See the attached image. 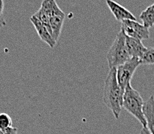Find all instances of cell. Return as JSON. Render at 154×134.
<instances>
[{"instance_id": "1", "label": "cell", "mask_w": 154, "mask_h": 134, "mask_svg": "<svg viewBox=\"0 0 154 134\" xmlns=\"http://www.w3.org/2000/svg\"><path fill=\"white\" fill-rule=\"evenodd\" d=\"M116 74V68L109 70L104 86L103 101L105 105L112 112L116 120H119L122 108L125 91L120 87Z\"/></svg>"}, {"instance_id": "2", "label": "cell", "mask_w": 154, "mask_h": 134, "mask_svg": "<svg viewBox=\"0 0 154 134\" xmlns=\"http://www.w3.org/2000/svg\"><path fill=\"white\" fill-rule=\"evenodd\" d=\"M144 103L145 101L140 92L133 89L131 84L127 85L124 92L122 108L134 116L143 125V127L146 128V121L143 114Z\"/></svg>"}, {"instance_id": "3", "label": "cell", "mask_w": 154, "mask_h": 134, "mask_svg": "<svg viewBox=\"0 0 154 134\" xmlns=\"http://www.w3.org/2000/svg\"><path fill=\"white\" fill-rule=\"evenodd\" d=\"M109 68H117L131 59L125 45V35L120 31L106 55Z\"/></svg>"}, {"instance_id": "4", "label": "cell", "mask_w": 154, "mask_h": 134, "mask_svg": "<svg viewBox=\"0 0 154 134\" xmlns=\"http://www.w3.org/2000/svg\"><path fill=\"white\" fill-rule=\"evenodd\" d=\"M40 7L44 9L49 17L52 36L55 41L57 43L60 38L63 21L65 18L64 13L58 6L57 3L54 0H44L42 2Z\"/></svg>"}, {"instance_id": "5", "label": "cell", "mask_w": 154, "mask_h": 134, "mask_svg": "<svg viewBox=\"0 0 154 134\" xmlns=\"http://www.w3.org/2000/svg\"><path fill=\"white\" fill-rule=\"evenodd\" d=\"M140 60L139 58H132L129 61L120 65L116 68L117 80L120 87L123 91L129 84H131V80L136 71V68L140 65Z\"/></svg>"}, {"instance_id": "6", "label": "cell", "mask_w": 154, "mask_h": 134, "mask_svg": "<svg viewBox=\"0 0 154 134\" xmlns=\"http://www.w3.org/2000/svg\"><path fill=\"white\" fill-rule=\"evenodd\" d=\"M121 31L126 36L139 40H147L149 37V30L143 24L133 20H125L121 23Z\"/></svg>"}, {"instance_id": "7", "label": "cell", "mask_w": 154, "mask_h": 134, "mask_svg": "<svg viewBox=\"0 0 154 134\" xmlns=\"http://www.w3.org/2000/svg\"><path fill=\"white\" fill-rule=\"evenodd\" d=\"M29 20H30V22L33 23V26H34L35 30H36V33L38 34L40 40L42 41H44L47 44H48V46L50 47L54 48L56 46L57 42L54 40L52 34L50 33V31L48 30V29L40 22L38 19L35 17L33 15L30 17Z\"/></svg>"}, {"instance_id": "8", "label": "cell", "mask_w": 154, "mask_h": 134, "mask_svg": "<svg viewBox=\"0 0 154 134\" xmlns=\"http://www.w3.org/2000/svg\"><path fill=\"white\" fill-rule=\"evenodd\" d=\"M106 4L112 13L113 16L118 22H123L125 20H133L136 21V18L130 11L125 9L124 6L111 0H107Z\"/></svg>"}, {"instance_id": "9", "label": "cell", "mask_w": 154, "mask_h": 134, "mask_svg": "<svg viewBox=\"0 0 154 134\" xmlns=\"http://www.w3.org/2000/svg\"><path fill=\"white\" fill-rule=\"evenodd\" d=\"M125 45L129 56L135 58H140L143 56L147 48L143 45L141 40L125 36Z\"/></svg>"}, {"instance_id": "10", "label": "cell", "mask_w": 154, "mask_h": 134, "mask_svg": "<svg viewBox=\"0 0 154 134\" xmlns=\"http://www.w3.org/2000/svg\"><path fill=\"white\" fill-rule=\"evenodd\" d=\"M143 114L146 121V128L150 133L154 134V95H151L145 101L143 106Z\"/></svg>"}, {"instance_id": "11", "label": "cell", "mask_w": 154, "mask_h": 134, "mask_svg": "<svg viewBox=\"0 0 154 134\" xmlns=\"http://www.w3.org/2000/svg\"><path fill=\"white\" fill-rule=\"evenodd\" d=\"M143 26L147 29H150L154 26V3L148 6L145 10H143L140 16Z\"/></svg>"}, {"instance_id": "12", "label": "cell", "mask_w": 154, "mask_h": 134, "mask_svg": "<svg viewBox=\"0 0 154 134\" xmlns=\"http://www.w3.org/2000/svg\"><path fill=\"white\" fill-rule=\"evenodd\" d=\"M140 60L141 64H144V65L154 64V47L147 48L145 54Z\"/></svg>"}, {"instance_id": "13", "label": "cell", "mask_w": 154, "mask_h": 134, "mask_svg": "<svg viewBox=\"0 0 154 134\" xmlns=\"http://www.w3.org/2000/svg\"><path fill=\"white\" fill-rule=\"evenodd\" d=\"M11 126H13V120L9 115L4 112L0 113V129L2 131Z\"/></svg>"}, {"instance_id": "14", "label": "cell", "mask_w": 154, "mask_h": 134, "mask_svg": "<svg viewBox=\"0 0 154 134\" xmlns=\"http://www.w3.org/2000/svg\"><path fill=\"white\" fill-rule=\"evenodd\" d=\"M4 10V2L2 0H0V28L4 27L6 25V20L3 16Z\"/></svg>"}, {"instance_id": "15", "label": "cell", "mask_w": 154, "mask_h": 134, "mask_svg": "<svg viewBox=\"0 0 154 134\" xmlns=\"http://www.w3.org/2000/svg\"><path fill=\"white\" fill-rule=\"evenodd\" d=\"M2 132L4 134H17V128L14 126L9 127V128L2 130Z\"/></svg>"}, {"instance_id": "16", "label": "cell", "mask_w": 154, "mask_h": 134, "mask_svg": "<svg viewBox=\"0 0 154 134\" xmlns=\"http://www.w3.org/2000/svg\"><path fill=\"white\" fill-rule=\"evenodd\" d=\"M140 134H152V133H150V132L148 130V129L143 127L141 131H140Z\"/></svg>"}, {"instance_id": "17", "label": "cell", "mask_w": 154, "mask_h": 134, "mask_svg": "<svg viewBox=\"0 0 154 134\" xmlns=\"http://www.w3.org/2000/svg\"><path fill=\"white\" fill-rule=\"evenodd\" d=\"M0 134H4L3 132H2V131L1 130V129H0Z\"/></svg>"}]
</instances>
